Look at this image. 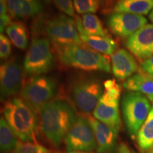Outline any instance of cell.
<instances>
[{
    "label": "cell",
    "instance_id": "obj_1",
    "mask_svg": "<svg viewBox=\"0 0 153 153\" xmlns=\"http://www.w3.org/2000/svg\"><path fill=\"white\" fill-rule=\"evenodd\" d=\"M38 115L41 131L55 148L62 145L78 116L71 102L59 97L47 103Z\"/></svg>",
    "mask_w": 153,
    "mask_h": 153
},
{
    "label": "cell",
    "instance_id": "obj_2",
    "mask_svg": "<svg viewBox=\"0 0 153 153\" xmlns=\"http://www.w3.org/2000/svg\"><path fill=\"white\" fill-rule=\"evenodd\" d=\"M56 57L62 65L82 71H101L109 73L111 60L108 55L97 52L87 45L53 46Z\"/></svg>",
    "mask_w": 153,
    "mask_h": 153
},
{
    "label": "cell",
    "instance_id": "obj_3",
    "mask_svg": "<svg viewBox=\"0 0 153 153\" xmlns=\"http://www.w3.org/2000/svg\"><path fill=\"white\" fill-rule=\"evenodd\" d=\"M4 118L10 128L23 142H36L39 120L37 114L22 97H12L4 101Z\"/></svg>",
    "mask_w": 153,
    "mask_h": 153
},
{
    "label": "cell",
    "instance_id": "obj_4",
    "mask_svg": "<svg viewBox=\"0 0 153 153\" xmlns=\"http://www.w3.org/2000/svg\"><path fill=\"white\" fill-rule=\"evenodd\" d=\"M103 85L104 91L92 116L118 133L121 127L119 111L121 87L115 79L106 80Z\"/></svg>",
    "mask_w": 153,
    "mask_h": 153
},
{
    "label": "cell",
    "instance_id": "obj_5",
    "mask_svg": "<svg viewBox=\"0 0 153 153\" xmlns=\"http://www.w3.org/2000/svg\"><path fill=\"white\" fill-rule=\"evenodd\" d=\"M104 91V85L94 76L80 75L72 80L70 93L72 103L84 114L94 111Z\"/></svg>",
    "mask_w": 153,
    "mask_h": 153
},
{
    "label": "cell",
    "instance_id": "obj_6",
    "mask_svg": "<svg viewBox=\"0 0 153 153\" xmlns=\"http://www.w3.org/2000/svg\"><path fill=\"white\" fill-rule=\"evenodd\" d=\"M48 38H34L24 61V73L28 76L44 75L52 70L55 57Z\"/></svg>",
    "mask_w": 153,
    "mask_h": 153
},
{
    "label": "cell",
    "instance_id": "obj_7",
    "mask_svg": "<svg viewBox=\"0 0 153 153\" xmlns=\"http://www.w3.org/2000/svg\"><path fill=\"white\" fill-rule=\"evenodd\" d=\"M150 100L139 92L128 91L121 100V111L126 130L132 137H136L152 106Z\"/></svg>",
    "mask_w": 153,
    "mask_h": 153
},
{
    "label": "cell",
    "instance_id": "obj_8",
    "mask_svg": "<svg viewBox=\"0 0 153 153\" xmlns=\"http://www.w3.org/2000/svg\"><path fill=\"white\" fill-rule=\"evenodd\" d=\"M57 82L53 76L46 74L32 77L25 82L21 91L22 98L37 114L56 92Z\"/></svg>",
    "mask_w": 153,
    "mask_h": 153
},
{
    "label": "cell",
    "instance_id": "obj_9",
    "mask_svg": "<svg viewBox=\"0 0 153 153\" xmlns=\"http://www.w3.org/2000/svg\"><path fill=\"white\" fill-rule=\"evenodd\" d=\"M45 30L53 46L86 45L80 37L75 19L65 14L49 19L45 23Z\"/></svg>",
    "mask_w": 153,
    "mask_h": 153
},
{
    "label": "cell",
    "instance_id": "obj_10",
    "mask_svg": "<svg viewBox=\"0 0 153 153\" xmlns=\"http://www.w3.org/2000/svg\"><path fill=\"white\" fill-rule=\"evenodd\" d=\"M67 152L75 151L92 152L97 145L91 124L85 114L77 118L65 138Z\"/></svg>",
    "mask_w": 153,
    "mask_h": 153
},
{
    "label": "cell",
    "instance_id": "obj_11",
    "mask_svg": "<svg viewBox=\"0 0 153 153\" xmlns=\"http://www.w3.org/2000/svg\"><path fill=\"white\" fill-rule=\"evenodd\" d=\"M24 74V70L14 57H11L1 63L0 67L1 101H7L22 91Z\"/></svg>",
    "mask_w": 153,
    "mask_h": 153
},
{
    "label": "cell",
    "instance_id": "obj_12",
    "mask_svg": "<svg viewBox=\"0 0 153 153\" xmlns=\"http://www.w3.org/2000/svg\"><path fill=\"white\" fill-rule=\"evenodd\" d=\"M147 24L144 16L126 13L114 12L107 19L111 31L118 37L127 39Z\"/></svg>",
    "mask_w": 153,
    "mask_h": 153
},
{
    "label": "cell",
    "instance_id": "obj_13",
    "mask_svg": "<svg viewBox=\"0 0 153 153\" xmlns=\"http://www.w3.org/2000/svg\"><path fill=\"white\" fill-rule=\"evenodd\" d=\"M126 46L141 62L153 55V24H147L127 39Z\"/></svg>",
    "mask_w": 153,
    "mask_h": 153
},
{
    "label": "cell",
    "instance_id": "obj_14",
    "mask_svg": "<svg viewBox=\"0 0 153 153\" xmlns=\"http://www.w3.org/2000/svg\"><path fill=\"white\" fill-rule=\"evenodd\" d=\"M139 65L135 57L126 49H119L111 55V70L116 79L126 81L137 73Z\"/></svg>",
    "mask_w": 153,
    "mask_h": 153
},
{
    "label": "cell",
    "instance_id": "obj_15",
    "mask_svg": "<svg viewBox=\"0 0 153 153\" xmlns=\"http://www.w3.org/2000/svg\"><path fill=\"white\" fill-rule=\"evenodd\" d=\"M91 124L96 141L97 153H113L116 149L117 134L111 128L90 114H85Z\"/></svg>",
    "mask_w": 153,
    "mask_h": 153
},
{
    "label": "cell",
    "instance_id": "obj_16",
    "mask_svg": "<svg viewBox=\"0 0 153 153\" xmlns=\"http://www.w3.org/2000/svg\"><path fill=\"white\" fill-rule=\"evenodd\" d=\"M76 27L79 30V33L82 40L87 46L94 50L97 52L100 53L103 55H112L117 51L118 45L111 36H92L86 33L82 28V21L80 17L75 16Z\"/></svg>",
    "mask_w": 153,
    "mask_h": 153
},
{
    "label": "cell",
    "instance_id": "obj_17",
    "mask_svg": "<svg viewBox=\"0 0 153 153\" xmlns=\"http://www.w3.org/2000/svg\"><path fill=\"white\" fill-rule=\"evenodd\" d=\"M9 14L12 19H28L43 11L42 0H7Z\"/></svg>",
    "mask_w": 153,
    "mask_h": 153
},
{
    "label": "cell",
    "instance_id": "obj_18",
    "mask_svg": "<svg viewBox=\"0 0 153 153\" xmlns=\"http://www.w3.org/2000/svg\"><path fill=\"white\" fill-rule=\"evenodd\" d=\"M123 86L126 90L142 94L153 102V76L151 74L140 70L124 81Z\"/></svg>",
    "mask_w": 153,
    "mask_h": 153
},
{
    "label": "cell",
    "instance_id": "obj_19",
    "mask_svg": "<svg viewBox=\"0 0 153 153\" xmlns=\"http://www.w3.org/2000/svg\"><path fill=\"white\" fill-rule=\"evenodd\" d=\"M153 9V0H119L114 7V12L136 15L149 14Z\"/></svg>",
    "mask_w": 153,
    "mask_h": 153
},
{
    "label": "cell",
    "instance_id": "obj_20",
    "mask_svg": "<svg viewBox=\"0 0 153 153\" xmlns=\"http://www.w3.org/2000/svg\"><path fill=\"white\" fill-rule=\"evenodd\" d=\"M11 43L18 48L25 50L28 45V30L22 22H12L5 30Z\"/></svg>",
    "mask_w": 153,
    "mask_h": 153
},
{
    "label": "cell",
    "instance_id": "obj_21",
    "mask_svg": "<svg viewBox=\"0 0 153 153\" xmlns=\"http://www.w3.org/2000/svg\"><path fill=\"white\" fill-rule=\"evenodd\" d=\"M136 142L143 152H148L153 147V104L148 118L137 134Z\"/></svg>",
    "mask_w": 153,
    "mask_h": 153
},
{
    "label": "cell",
    "instance_id": "obj_22",
    "mask_svg": "<svg viewBox=\"0 0 153 153\" xmlns=\"http://www.w3.org/2000/svg\"><path fill=\"white\" fill-rule=\"evenodd\" d=\"M19 137L1 116L0 119V148L1 153H11L19 143Z\"/></svg>",
    "mask_w": 153,
    "mask_h": 153
},
{
    "label": "cell",
    "instance_id": "obj_23",
    "mask_svg": "<svg viewBox=\"0 0 153 153\" xmlns=\"http://www.w3.org/2000/svg\"><path fill=\"white\" fill-rule=\"evenodd\" d=\"M82 28L86 33L92 36H111L104 27L101 21L94 14L83 15L82 18Z\"/></svg>",
    "mask_w": 153,
    "mask_h": 153
},
{
    "label": "cell",
    "instance_id": "obj_24",
    "mask_svg": "<svg viewBox=\"0 0 153 153\" xmlns=\"http://www.w3.org/2000/svg\"><path fill=\"white\" fill-rule=\"evenodd\" d=\"M73 6L78 14H94L98 11L99 0H73Z\"/></svg>",
    "mask_w": 153,
    "mask_h": 153
},
{
    "label": "cell",
    "instance_id": "obj_25",
    "mask_svg": "<svg viewBox=\"0 0 153 153\" xmlns=\"http://www.w3.org/2000/svg\"><path fill=\"white\" fill-rule=\"evenodd\" d=\"M11 153H51L48 149L38 143L19 141Z\"/></svg>",
    "mask_w": 153,
    "mask_h": 153
},
{
    "label": "cell",
    "instance_id": "obj_26",
    "mask_svg": "<svg viewBox=\"0 0 153 153\" xmlns=\"http://www.w3.org/2000/svg\"><path fill=\"white\" fill-rule=\"evenodd\" d=\"M53 2L59 10L71 17H74L73 0H52Z\"/></svg>",
    "mask_w": 153,
    "mask_h": 153
},
{
    "label": "cell",
    "instance_id": "obj_27",
    "mask_svg": "<svg viewBox=\"0 0 153 153\" xmlns=\"http://www.w3.org/2000/svg\"><path fill=\"white\" fill-rule=\"evenodd\" d=\"M11 42L4 34L0 36V57L1 60H7L11 54Z\"/></svg>",
    "mask_w": 153,
    "mask_h": 153
},
{
    "label": "cell",
    "instance_id": "obj_28",
    "mask_svg": "<svg viewBox=\"0 0 153 153\" xmlns=\"http://www.w3.org/2000/svg\"><path fill=\"white\" fill-rule=\"evenodd\" d=\"M140 69L143 72L153 76V55L141 62Z\"/></svg>",
    "mask_w": 153,
    "mask_h": 153
},
{
    "label": "cell",
    "instance_id": "obj_29",
    "mask_svg": "<svg viewBox=\"0 0 153 153\" xmlns=\"http://www.w3.org/2000/svg\"><path fill=\"white\" fill-rule=\"evenodd\" d=\"M11 19L12 18L9 14L0 16V31H1V34H3L4 31H5L7 26L12 23Z\"/></svg>",
    "mask_w": 153,
    "mask_h": 153
},
{
    "label": "cell",
    "instance_id": "obj_30",
    "mask_svg": "<svg viewBox=\"0 0 153 153\" xmlns=\"http://www.w3.org/2000/svg\"><path fill=\"white\" fill-rule=\"evenodd\" d=\"M116 153H133L130 150L128 145L126 143H121L117 147V150H116Z\"/></svg>",
    "mask_w": 153,
    "mask_h": 153
},
{
    "label": "cell",
    "instance_id": "obj_31",
    "mask_svg": "<svg viewBox=\"0 0 153 153\" xmlns=\"http://www.w3.org/2000/svg\"><path fill=\"white\" fill-rule=\"evenodd\" d=\"M67 153H94V152H89V151H75V152H70Z\"/></svg>",
    "mask_w": 153,
    "mask_h": 153
},
{
    "label": "cell",
    "instance_id": "obj_32",
    "mask_svg": "<svg viewBox=\"0 0 153 153\" xmlns=\"http://www.w3.org/2000/svg\"><path fill=\"white\" fill-rule=\"evenodd\" d=\"M148 17H149V19L151 21V22L153 24V9L151 11V12L150 13V14H149Z\"/></svg>",
    "mask_w": 153,
    "mask_h": 153
},
{
    "label": "cell",
    "instance_id": "obj_33",
    "mask_svg": "<svg viewBox=\"0 0 153 153\" xmlns=\"http://www.w3.org/2000/svg\"><path fill=\"white\" fill-rule=\"evenodd\" d=\"M146 153H153V147L151 149H150L148 152H146Z\"/></svg>",
    "mask_w": 153,
    "mask_h": 153
},
{
    "label": "cell",
    "instance_id": "obj_34",
    "mask_svg": "<svg viewBox=\"0 0 153 153\" xmlns=\"http://www.w3.org/2000/svg\"><path fill=\"white\" fill-rule=\"evenodd\" d=\"M133 153H136V152H133Z\"/></svg>",
    "mask_w": 153,
    "mask_h": 153
}]
</instances>
